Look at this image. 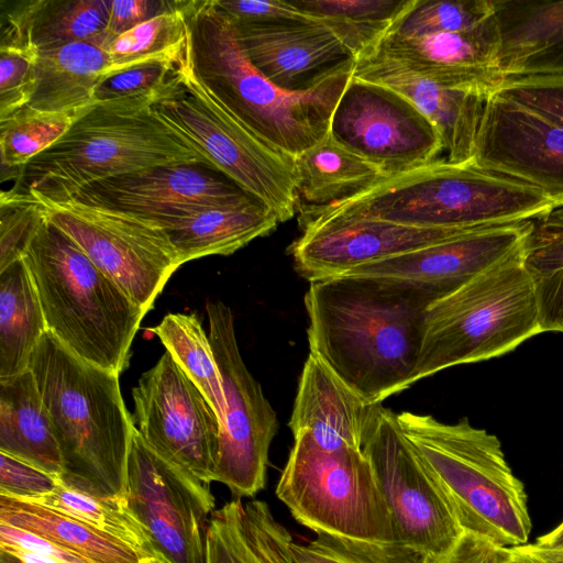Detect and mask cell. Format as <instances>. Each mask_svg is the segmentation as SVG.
<instances>
[{
	"mask_svg": "<svg viewBox=\"0 0 563 563\" xmlns=\"http://www.w3.org/2000/svg\"><path fill=\"white\" fill-rule=\"evenodd\" d=\"M431 295L398 283L339 276L305 296L310 353L369 404L413 385Z\"/></svg>",
	"mask_w": 563,
	"mask_h": 563,
	"instance_id": "1",
	"label": "cell"
},
{
	"mask_svg": "<svg viewBox=\"0 0 563 563\" xmlns=\"http://www.w3.org/2000/svg\"><path fill=\"white\" fill-rule=\"evenodd\" d=\"M183 9L195 74L257 136L296 158L329 134L355 64L309 90L286 91L251 64L216 0H185Z\"/></svg>",
	"mask_w": 563,
	"mask_h": 563,
	"instance_id": "2",
	"label": "cell"
},
{
	"mask_svg": "<svg viewBox=\"0 0 563 563\" xmlns=\"http://www.w3.org/2000/svg\"><path fill=\"white\" fill-rule=\"evenodd\" d=\"M29 368L49 413L69 486L126 498V462L134 423L119 375L76 356L48 331Z\"/></svg>",
	"mask_w": 563,
	"mask_h": 563,
	"instance_id": "3",
	"label": "cell"
},
{
	"mask_svg": "<svg viewBox=\"0 0 563 563\" xmlns=\"http://www.w3.org/2000/svg\"><path fill=\"white\" fill-rule=\"evenodd\" d=\"M153 102L126 98L92 103L60 139L13 169L15 183L8 191L64 199L93 181L157 166L211 167L154 114Z\"/></svg>",
	"mask_w": 563,
	"mask_h": 563,
	"instance_id": "4",
	"label": "cell"
},
{
	"mask_svg": "<svg viewBox=\"0 0 563 563\" xmlns=\"http://www.w3.org/2000/svg\"><path fill=\"white\" fill-rule=\"evenodd\" d=\"M555 209L556 205L532 186L481 169L474 163L457 165L445 159L384 178L342 201L300 208L440 229L536 221Z\"/></svg>",
	"mask_w": 563,
	"mask_h": 563,
	"instance_id": "5",
	"label": "cell"
},
{
	"mask_svg": "<svg viewBox=\"0 0 563 563\" xmlns=\"http://www.w3.org/2000/svg\"><path fill=\"white\" fill-rule=\"evenodd\" d=\"M22 260L47 331L81 360L118 375L124 371L145 312L44 214Z\"/></svg>",
	"mask_w": 563,
	"mask_h": 563,
	"instance_id": "6",
	"label": "cell"
},
{
	"mask_svg": "<svg viewBox=\"0 0 563 563\" xmlns=\"http://www.w3.org/2000/svg\"><path fill=\"white\" fill-rule=\"evenodd\" d=\"M397 421L450 498L464 531L508 548L528 543V496L496 435L473 427L466 417L444 423L404 411Z\"/></svg>",
	"mask_w": 563,
	"mask_h": 563,
	"instance_id": "7",
	"label": "cell"
},
{
	"mask_svg": "<svg viewBox=\"0 0 563 563\" xmlns=\"http://www.w3.org/2000/svg\"><path fill=\"white\" fill-rule=\"evenodd\" d=\"M525 250L429 306L413 384L452 366L501 356L542 332Z\"/></svg>",
	"mask_w": 563,
	"mask_h": 563,
	"instance_id": "8",
	"label": "cell"
},
{
	"mask_svg": "<svg viewBox=\"0 0 563 563\" xmlns=\"http://www.w3.org/2000/svg\"><path fill=\"white\" fill-rule=\"evenodd\" d=\"M152 109L212 168L269 208L280 222L295 216L296 158L257 136L197 77L190 46L180 77Z\"/></svg>",
	"mask_w": 563,
	"mask_h": 563,
	"instance_id": "9",
	"label": "cell"
},
{
	"mask_svg": "<svg viewBox=\"0 0 563 563\" xmlns=\"http://www.w3.org/2000/svg\"><path fill=\"white\" fill-rule=\"evenodd\" d=\"M276 496L316 534L395 541L386 500L363 450H328L306 433L294 435Z\"/></svg>",
	"mask_w": 563,
	"mask_h": 563,
	"instance_id": "10",
	"label": "cell"
},
{
	"mask_svg": "<svg viewBox=\"0 0 563 563\" xmlns=\"http://www.w3.org/2000/svg\"><path fill=\"white\" fill-rule=\"evenodd\" d=\"M26 196L145 313L180 266L165 228L151 218L74 197Z\"/></svg>",
	"mask_w": 563,
	"mask_h": 563,
	"instance_id": "11",
	"label": "cell"
},
{
	"mask_svg": "<svg viewBox=\"0 0 563 563\" xmlns=\"http://www.w3.org/2000/svg\"><path fill=\"white\" fill-rule=\"evenodd\" d=\"M206 311L225 400L213 482L225 485L236 499L254 497L266 484L277 415L241 356L231 308L209 301Z\"/></svg>",
	"mask_w": 563,
	"mask_h": 563,
	"instance_id": "12",
	"label": "cell"
},
{
	"mask_svg": "<svg viewBox=\"0 0 563 563\" xmlns=\"http://www.w3.org/2000/svg\"><path fill=\"white\" fill-rule=\"evenodd\" d=\"M363 451L386 500L396 542L435 563L464 532L441 484L402 433L397 413L384 408Z\"/></svg>",
	"mask_w": 563,
	"mask_h": 563,
	"instance_id": "13",
	"label": "cell"
},
{
	"mask_svg": "<svg viewBox=\"0 0 563 563\" xmlns=\"http://www.w3.org/2000/svg\"><path fill=\"white\" fill-rule=\"evenodd\" d=\"M209 486L159 455L134 428L126 499L156 555L168 563H205L206 531L216 505Z\"/></svg>",
	"mask_w": 563,
	"mask_h": 563,
	"instance_id": "14",
	"label": "cell"
},
{
	"mask_svg": "<svg viewBox=\"0 0 563 563\" xmlns=\"http://www.w3.org/2000/svg\"><path fill=\"white\" fill-rule=\"evenodd\" d=\"M329 133L386 178L438 161L443 152L437 128L409 99L354 73L332 113Z\"/></svg>",
	"mask_w": 563,
	"mask_h": 563,
	"instance_id": "15",
	"label": "cell"
},
{
	"mask_svg": "<svg viewBox=\"0 0 563 563\" xmlns=\"http://www.w3.org/2000/svg\"><path fill=\"white\" fill-rule=\"evenodd\" d=\"M132 420L159 455L206 485L213 482L220 420L207 398L164 353L132 391Z\"/></svg>",
	"mask_w": 563,
	"mask_h": 563,
	"instance_id": "16",
	"label": "cell"
},
{
	"mask_svg": "<svg viewBox=\"0 0 563 563\" xmlns=\"http://www.w3.org/2000/svg\"><path fill=\"white\" fill-rule=\"evenodd\" d=\"M299 223L302 233L288 252L295 269L310 283L339 277L358 266L475 230L419 228L376 218L308 211L300 212Z\"/></svg>",
	"mask_w": 563,
	"mask_h": 563,
	"instance_id": "17",
	"label": "cell"
},
{
	"mask_svg": "<svg viewBox=\"0 0 563 563\" xmlns=\"http://www.w3.org/2000/svg\"><path fill=\"white\" fill-rule=\"evenodd\" d=\"M473 163L541 190L563 208V126L493 92L483 104Z\"/></svg>",
	"mask_w": 563,
	"mask_h": 563,
	"instance_id": "18",
	"label": "cell"
},
{
	"mask_svg": "<svg viewBox=\"0 0 563 563\" xmlns=\"http://www.w3.org/2000/svg\"><path fill=\"white\" fill-rule=\"evenodd\" d=\"M534 221L475 229L442 242L358 266L342 276L368 277L420 289L437 300L525 247Z\"/></svg>",
	"mask_w": 563,
	"mask_h": 563,
	"instance_id": "19",
	"label": "cell"
},
{
	"mask_svg": "<svg viewBox=\"0 0 563 563\" xmlns=\"http://www.w3.org/2000/svg\"><path fill=\"white\" fill-rule=\"evenodd\" d=\"M501 51L503 35L496 12L462 31L422 36L386 34L367 55L390 60L438 85L489 96L505 79Z\"/></svg>",
	"mask_w": 563,
	"mask_h": 563,
	"instance_id": "20",
	"label": "cell"
},
{
	"mask_svg": "<svg viewBox=\"0 0 563 563\" xmlns=\"http://www.w3.org/2000/svg\"><path fill=\"white\" fill-rule=\"evenodd\" d=\"M214 172L218 170L203 164L157 166L93 181L71 197L161 220L191 208L230 203L251 196Z\"/></svg>",
	"mask_w": 563,
	"mask_h": 563,
	"instance_id": "21",
	"label": "cell"
},
{
	"mask_svg": "<svg viewBox=\"0 0 563 563\" xmlns=\"http://www.w3.org/2000/svg\"><path fill=\"white\" fill-rule=\"evenodd\" d=\"M234 25L251 64L286 91L309 90L330 75L355 64L340 40L316 20L280 25L234 22Z\"/></svg>",
	"mask_w": 563,
	"mask_h": 563,
	"instance_id": "22",
	"label": "cell"
},
{
	"mask_svg": "<svg viewBox=\"0 0 563 563\" xmlns=\"http://www.w3.org/2000/svg\"><path fill=\"white\" fill-rule=\"evenodd\" d=\"M382 409V404L365 401L309 353L299 378L289 428L292 435L306 433L323 449L363 450Z\"/></svg>",
	"mask_w": 563,
	"mask_h": 563,
	"instance_id": "23",
	"label": "cell"
},
{
	"mask_svg": "<svg viewBox=\"0 0 563 563\" xmlns=\"http://www.w3.org/2000/svg\"><path fill=\"white\" fill-rule=\"evenodd\" d=\"M354 75L385 85L409 99L437 128L448 163H473L479 119L488 96L438 85L375 55L355 60Z\"/></svg>",
	"mask_w": 563,
	"mask_h": 563,
	"instance_id": "24",
	"label": "cell"
},
{
	"mask_svg": "<svg viewBox=\"0 0 563 563\" xmlns=\"http://www.w3.org/2000/svg\"><path fill=\"white\" fill-rule=\"evenodd\" d=\"M155 221L165 228L180 265L208 255H230L282 223L276 213L252 196Z\"/></svg>",
	"mask_w": 563,
	"mask_h": 563,
	"instance_id": "25",
	"label": "cell"
},
{
	"mask_svg": "<svg viewBox=\"0 0 563 563\" xmlns=\"http://www.w3.org/2000/svg\"><path fill=\"white\" fill-rule=\"evenodd\" d=\"M111 0H19L2 9L0 44L42 52L93 41L108 24Z\"/></svg>",
	"mask_w": 563,
	"mask_h": 563,
	"instance_id": "26",
	"label": "cell"
},
{
	"mask_svg": "<svg viewBox=\"0 0 563 563\" xmlns=\"http://www.w3.org/2000/svg\"><path fill=\"white\" fill-rule=\"evenodd\" d=\"M292 543L265 501L235 498L209 519L205 563H295Z\"/></svg>",
	"mask_w": 563,
	"mask_h": 563,
	"instance_id": "27",
	"label": "cell"
},
{
	"mask_svg": "<svg viewBox=\"0 0 563 563\" xmlns=\"http://www.w3.org/2000/svg\"><path fill=\"white\" fill-rule=\"evenodd\" d=\"M508 76L563 74V1H497Z\"/></svg>",
	"mask_w": 563,
	"mask_h": 563,
	"instance_id": "28",
	"label": "cell"
},
{
	"mask_svg": "<svg viewBox=\"0 0 563 563\" xmlns=\"http://www.w3.org/2000/svg\"><path fill=\"white\" fill-rule=\"evenodd\" d=\"M112 60L98 38L38 52L30 109L78 117L93 103Z\"/></svg>",
	"mask_w": 563,
	"mask_h": 563,
	"instance_id": "29",
	"label": "cell"
},
{
	"mask_svg": "<svg viewBox=\"0 0 563 563\" xmlns=\"http://www.w3.org/2000/svg\"><path fill=\"white\" fill-rule=\"evenodd\" d=\"M0 452L58 477L64 472L53 423L30 368L0 378Z\"/></svg>",
	"mask_w": 563,
	"mask_h": 563,
	"instance_id": "30",
	"label": "cell"
},
{
	"mask_svg": "<svg viewBox=\"0 0 563 563\" xmlns=\"http://www.w3.org/2000/svg\"><path fill=\"white\" fill-rule=\"evenodd\" d=\"M0 522L44 538L91 563H141L126 542L36 501L0 494Z\"/></svg>",
	"mask_w": 563,
	"mask_h": 563,
	"instance_id": "31",
	"label": "cell"
},
{
	"mask_svg": "<svg viewBox=\"0 0 563 563\" xmlns=\"http://www.w3.org/2000/svg\"><path fill=\"white\" fill-rule=\"evenodd\" d=\"M46 332L36 288L21 258L0 272V378L27 371Z\"/></svg>",
	"mask_w": 563,
	"mask_h": 563,
	"instance_id": "32",
	"label": "cell"
},
{
	"mask_svg": "<svg viewBox=\"0 0 563 563\" xmlns=\"http://www.w3.org/2000/svg\"><path fill=\"white\" fill-rule=\"evenodd\" d=\"M298 192L313 207L347 199L386 178L368 161L339 144L330 133L296 157Z\"/></svg>",
	"mask_w": 563,
	"mask_h": 563,
	"instance_id": "33",
	"label": "cell"
},
{
	"mask_svg": "<svg viewBox=\"0 0 563 563\" xmlns=\"http://www.w3.org/2000/svg\"><path fill=\"white\" fill-rule=\"evenodd\" d=\"M413 0H292V7L329 29L355 60L375 49Z\"/></svg>",
	"mask_w": 563,
	"mask_h": 563,
	"instance_id": "34",
	"label": "cell"
},
{
	"mask_svg": "<svg viewBox=\"0 0 563 563\" xmlns=\"http://www.w3.org/2000/svg\"><path fill=\"white\" fill-rule=\"evenodd\" d=\"M542 332L563 333V208L534 221L523 258Z\"/></svg>",
	"mask_w": 563,
	"mask_h": 563,
	"instance_id": "35",
	"label": "cell"
},
{
	"mask_svg": "<svg viewBox=\"0 0 563 563\" xmlns=\"http://www.w3.org/2000/svg\"><path fill=\"white\" fill-rule=\"evenodd\" d=\"M152 331L207 398L221 426L225 412L222 379L209 334L198 317L194 313H168Z\"/></svg>",
	"mask_w": 563,
	"mask_h": 563,
	"instance_id": "36",
	"label": "cell"
},
{
	"mask_svg": "<svg viewBox=\"0 0 563 563\" xmlns=\"http://www.w3.org/2000/svg\"><path fill=\"white\" fill-rule=\"evenodd\" d=\"M32 501L60 511L126 542L143 558L156 555L147 532L124 497L97 496L69 486L58 477L53 492Z\"/></svg>",
	"mask_w": 563,
	"mask_h": 563,
	"instance_id": "37",
	"label": "cell"
},
{
	"mask_svg": "<svg viewBox=\"0 0 563 563\" xmlns=\"http://www.w3.org/2000/svg\"><path fill=\"white\" fill-rule=\"evenodd\" d=\"M184 3L117 36L104 48L111 57L106 77L142 64L179 58L189 44ZM104 78V77H103Z\"/></svg>",
	"mask_w": 563,
	"mask_h": 563,
	"instance_id": "38",
	"label": "cell"
},
{
	"mask_svg": "<svg viewBox=\"0 0 563 563\" xmlns=\"http://www.w3.org/2000/svg\"><path fill=\"white\" fill-rule=\"evenodd\" d=\"M76 117L67 113L42 112L27 107L0 121L2 169H16L30 162L71 126Z\"/></svg>",
	"mask_w": 563,
	"mask_h": 563,
	"instance_id": "39",
	"label": "cell"
},
{
	"mask_svg": "<svg viewBox=\"0 0 563 563\" xmlns=\"http://www.w3.org/2000/svg\"><path fill=\"white\" fill-rule=\"evenodd\" d=\"M497 12L493 0H413L387 34L422 36L462 31Z\"/></svg>",
	"mask_w": 563,
	"mask_h": 563,
	"instance_id": "40",
	"label": "cell"
},
{
	"mask_svg": "<svg viewBox=\"0 0 563 563\" xmlns=\"http://www.w3.org/2000/svg\"><path fill=\"white\" fill-rule=\"evenodd\" d=\"M295 563H426L424 555L399 542H371L329 533L292 543Z\"/></svg>",
	"mask_w": 563,
	"mask_h": 563,
	"instance_id": "41",
	"label": "cell"
},
{
	"mask_svg": "<svg viewBox=\"0 0 563 563\" xmlns=\"http://www.w3.org/2000/svg\"><path fill=\"white\" fill-rule=\"evenodd\" d=\"M188 48L189 44L179 58L142 64L102 78L93 103L126 98H148L155 102L180 77Z\"/></svg>",
	"mask_w": 563,
	"mask_h": 563,
	"instance_id": "42",
	"label": "cell"
},
{
	"mask_svg": "<svg viewBox=\"0 0 563 563\" xmlns=\"http://www.w3.org/2000/svg\"><path fill=\"white\" fill-rule=\"evenodd\" d=\"M43 213L27 196L2 191L0 198V272L22 258Z\"/></svg>",
	"mask_w": 563,
	"mask_h": 563,
	"instance_id": "43",
	"label": "cell"
},
{
	"mask_svg": "<svg viewBox=\"0 0 563 563\" xmlns=\"http://www.w3.org/2000/svg\"><path fill=\"white\" fill-rule=\"evenodd\" d=\"M38 53L0 44V121L25 108L36 88Z\"/></svg>",
	"mask_w": 563,
	"mask_h": 563,
	"instance_id": "44",
	"label": "cell"
},
{
	"mask_svg": "<svg viewBox=\"0 0 563 563\" xmlns=\"http://www.w3.org/2000/svg\"><path fill=\"white\" fill-rule=\"evenodd\" d=\"M496 92L563 126V74L508 76Z\"/></svg>",
	"mask_w": 563,
	"mask_h": 563,
	"instance_id": "45",
	"label": "cell"
},
{
	"mask_svg": "<svg viewBox=\"0 0 563 563\" xmlns=\"http://www.w3.org/2000/svg\"><path fill=\"white\" fill-rule=\"evenodd\" d=\"M57 482L58 476L0 452V494L36 500L53 492Z\"/></svg>",
	"mask_w": 563,
	"mask_h": 563,
	"instance_id": "46",
	"label": "cell"
},
{
	"mask_svg": "<svg viewBox=\"0 0 563 563\" xmlns=\"http://www.w3.org/2000/svg\"><path fill=\"white\" fill-rule=\"evenodd\" d=\"M217 4L236 23L280 25L313 21L289 1L216 0Z\"/></svg>",
	"mask_w": 563,
	"mask_h": 563,
	"instance_id": "47",
	"label": "cell"
},
{
	"mask_svg": "<svg viewBox=\"0 0 563 563\" xmlns=\"http://www.w3.org/2000/svg\"><path fill=\"white\" fill-rule=\"evenodd\" d=\"M183 0H111L107 29L103 32L104 47L117 36L141 23L177 9Z\"/></svg>",
	"mask_w": 563,
	"mask_h": 563,
	"instance_id": "48",
	"label": "cell"
},
{
	"mask_svg": "<svg viewBox=\"0 0 563 563\" xmlns=\"http://www.w3.org/2000/svg\"><path fill=\"white\" fill-rule=\"evenodd\" d=\"M514 552L494 540L464 531L454 547L435 563H511Z\"/></svg>",
	"mask_w": 563,
	"mask_h": 563,
	"instance_id": "49",
	"label": "cell"
},
{
	"mask_svg": "<svg viewBox=\"0 0 563 563\" xmlns=\"http://www.w3.org/2000/svg\"><path fill=\"white\" fill-rule=\"evenodd\" d=\"M0 545L14 547L36 553L59 563H91L82 556L70 552L44 538L0 522Z\"/></svg>",
	"mask_w": 563,
	"mask_h": 563,
	"instance_id": "50",
	"label": "cell"
},
{
	"mask_svg": "<svg viewBox=\"0 0 563 563\" xmlns=\"http://www.w3.org/2000/svg\"><path fill=\"white\" fill-rule=\"evenodd\" d=\"M518 563H563V553L541 549L534 543L511 548Z\"/></svg>",
	"mask_w": 563,
	"mask_h": 563,
	"instance_id": "51",
	"label": "cell"
},
{
	"mask_svg": "<svg viewBox=\"0 0 563 563\" xmlns=\"http://www.w3.org/2000/svg\"><path fill=\"white\" fill-rule=\"evenodd\" d=\"M534 544L541 549L563 553V522L547 534L539 537Z\"/></svg>",
	"mask_w": 563,
	"mask_h": 563,
	"instance_id": "52",
	"label": "cell"
},
{
	"mask_svg": "<svg viewBox=\"0 0 563 563\" xmlns=\"http://www.w3.org/2000/svg\"><path fill=\"white\" fill-rule=\"evenodd\" d=\"M0 549L5 550L18 558L22 563H59L57 561L51 560L43 555L27 552L14 547L9 545H0Z\"/></svg>",
	"mask_w": 563,
	"mask_h": 563,
	"instance_id": "53",
	"label": "cell"
},
{
	"mask_svg": "<svg viewBox=\"0 0 563 563\" xmlns=\"http://www.w3.org/2000/svg\"><path fill=\"white\" fill-rule=\"evenodd\" d=\"M0 563H22L18 558H15L10 552L0 549Z\"/></svg>",
	"mask_w": 563,
	"mask_h": 563,
	"instance_id": "54",
	"label": "cell"
},
{
	"mask_svg": "<svg viewBox=\"0 0 563 563\" xmlns=\"http://www.w3.org/2000/svg\"><path fill=\"white\" fill-rule=\"evenodd\" d=\"M141 563H168L159 555H152V556H145L142 558Z\"/></svg>",
	"mask_w": 563,
	"mask_h": 563,
	"instance_id": "55",
	"label": "cell"
},
{
	"mask_svg": "<svg viewBox=\"0 0 563 563\" xmlns=\"http://www.w3.org/2000/svg\"><path fill=\"white\" fill-rule=\"evenodd\" d=\"M511 563H518V562L514 559V561Z\"/></svg>",
	"mask_w": 563,
	"mask_h": 563,
	"instance_id": "56",
	"label": "cell"
}]
</instances>
